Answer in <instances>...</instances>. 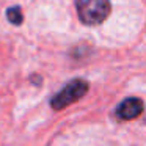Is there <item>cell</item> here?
Returning a JSON list of instances; mask_svg holds the SVG:
<instances>
[{
    "label": "cell",
    "mask_w": 146,
    "mask_h": 146,
    "mask_svg": "<svg viewBox=\"0 0 146 146\" xmlns=\"http://www.w3.org/2000/svg\"><path fill=\"white\" fill-rule=\"evenodd\" d=\"M143 101L138 98H127L116 107V115L119 119H135L143 113Z\"/></svg>",
    "instance_id": "3957f363"
},
{
    "label": "cell",
    "mask_w": 146,
    "mask_h": 146,
    "mask_svg": "<svg viewBox=\"0 0 146 146\" xmlns=\"http://www.w3.org/2000/svg\"><path fill=\"white\" fill-rule=\"evenodd\" d=\"M77 14L85 25H99L110 14L108 0H76Z\"/></svg>",
    "instance_id": "6da1fadb"
},
{
    "label": "cell",
    "mask_w": 146,
    "mask_h": 146,
    "mask_svg": "<svg viewBox=\"0 0 146 146\" xmlns=\"http://www.w3.org/2000/svg\"><path fill=\"white\" fill-rule=\"evenodd\" d=\"M7 17L11 24H14V25H21V24H22V19H24L22 11H21L19 7H11L10 10L7 11Z\"/></svg>",
    "instance_id": "277c9868"
},
{
    "label": "cell",
    "mask_w": 146,
    "mask_h": 146,
    "mask_svg": "<svg viewBox=\"0 0 146 146\" xmlns=\"http://www.w3.org/2000/svg\"><path fill=\"white\" fill-rule=\"evenodd\" d=\"M86 91H88V82L83 79H74L52 98L50 105L55 110H63L64 107L82 99L86 94Z\"/></svg>",
    "instance_id": "7a4b0ae2"
}]
</instances>
